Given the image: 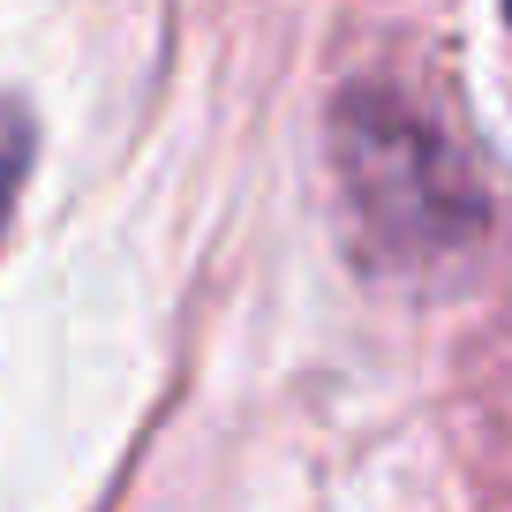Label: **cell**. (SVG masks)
Masks as SVG:
<instances>
[{
    "mask_svg": "<svg viewBox=\"0 0 512 512\" xmlns=\"http://www.w3.org/2000/svg\"><path fill=\"white\" fill-rule=\"evenodd\" d=\"M339 166H347V196L369 211L377 234H437V211L460 189L445 174V144L415 113L384 106V98H347Z\"/></svg>",
    "mask_w": 512,
    "mask_h": 512,
    "instance_id": "1",
    "label": "cell"
},
{
    "mask_svg": "<svg viewBox=\"0 0 512 512\" xmlns=\"http://www.w3.org/2000/svg\"><path fill=\"white\" fill-rule=\"evenodd\" d=\"M0 211H8V189H0Z\"/></svg>",
    "mask_w": 512,
    "mask_h": 512,
    "instance_id": "2",
    "label": "cell"
},
{
    "mask_svg": "<svg viewBox=\"0 0 512 512\" xmlns=\"http://www.w3.org/2000/svg\"><path fill=\"white\" fill-rule=\"evenodd\" d=\"M505 8H512V0H505Z\"/></svg>",
    "mask_w": 512,
    "mask_h": 512,
    "instance_id": "3",
    "label": "cell"
}]
</instances>
